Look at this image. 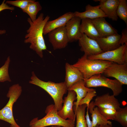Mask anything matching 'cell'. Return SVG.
<instances>
[{
	"mask_svg": "<svg viewBox=\"0 0 127 127\" xmlns=\"http://www.w3.org/2000/svg\"><path fill=\"white\" fill-rule=\"evenodd\" d=\"M89 112L91 114L92 126L94 127L97 125L109 124L112 125L111 121L107 120L101 114L97 107H94L91 102L88 107Z\"/></svg>",
	"mask_w": 127,
	"mask_h": 127,
	"instance_id": "22",
	"label": "cell"
},
{
	"mask_svg": "<svg viewBox=\"0 0 127 127\" xmlns=\"http://www.w3.org/2000/svg\"><path fill=\"white\" fill-rule=\"evenodd\" d=\"M114 120L119 123L123 127H127V107L120 108L117 111Z\"/></svg>",
	"mask_w": 127,
	"mask_h": 127,
	"instance_id": "26",
	"label": "cell"
},
{
	"mask_svg": "<svg viewBox=\"0 0 127 127\" xmlns=\"http://www.w3.org/2000/svg\"><path fill=\"white\" fill-rule=\"evenodd\" d=\"M5 0H4L0 5V12L5 9H9L12 11L14 10V8L8 5L5 2Z\"/></svg>",
	"mask_w": 127,
	"mask_h": 127,
	"instance_id": "32",
	"label": "cell"
},
{
	"mask_svg": "<svg viewBox=\"0 0 127 127\" xmlns=\"http://www.w3.org/2000/svg\"><path fill=\"white\" fill-rule=\"evenodd\" d=\"M127 32L126 28L122 32L120 40V43L121 45H123L124 44L127 45Z\"/></svg>",
	"mask_w": 127,
	"mask_h": 127,
	"instance_id": "31",
	"label": "cell"
},
{
	"mask_svg": "<svg viewBox=\"0 0 127 127\" xmlns=\"http://www.w3.org/2000/svg\"><path fill=\"white\" fill-rule=\"evenodd\" d=\"M51 127H61V126H52Z\"/></svg>",
	"mask_w": 127,
	"mask_h": 127,
	"instance_id": "36",
	"label": "cell"
},
{
	"mask_svg": "<svg viewBox=\"0 0 127 127\" xmlns=\"http://www.w3.org/2000/svg\"><path fill=\"white\" fill-rule=\"evenodd\" d=\"M87 105L84 104L78 106L77 108L73 105V109L76 118V127H87L85 115Z\"/></svg>",
	"mask_w": 127,
	"mask_h": 127,
	"instance_id": "23",
	"label": "cell"
},
{
	"mask_svg": "<svg viewBox=\"0 0 127 127\" xmlns=\"http://www.w3.org/2000/svg\"><path fill=\"white\" fill-rule=\"evenodd\" d=\"M68 90L73 91L76 93L77 100L73 103V105L76 108L78 106L80 101L85 97L88 92L96 91L95 89L86 87L85 86L84 80L83 79L79 80L75 83L68 89Z\"/></svg>",
	"mask_w": 127,
	"mask_h": 127,
	"instance_id": "20",
	"label": "cell"
},
{
	"mask_svg": "<svg viewBox=\"0 0 127 127\" xmlns=\"http://www.w3.org/2000/svg\"><path fill=\"white\" fill-rule=\"evenodd\" d=\"M91 20L101 37L118 34L117 30L106 20L105 18Z\"/></svg>",
	"mask_w": 127,
	"mask_h": 127,
	"instance_id": "18",
	"label": "cell"
},
{
	"mask_svg": "<svg viewBox=\"0 0 127 127\" xmlns=\"http://www.w3.org/2000/svg\"><path fill=\"white\" fill-rule=\"evenodd\" d=\"M87 110L86 115L85 116L86 120L87 127H92V122L90 119L88 113V108L87 107Z\"/></svg>",
	"mask_w": 127,
	"mask_h": 127,
	"instance_id": "33",
	"label": "cell"
},
{
	"mask_svg": "<svg viewBox=\"0 0 127 127\" xmlns=\"http://www.w3.org/2000/svg\"><path fill=\"white\" fill-rule=\"evenodd\" d=\"M96 95V91L88 92L85 97L80 101L78 106L86 104L87 106V107H88L91 101Z\"/></svg>",
	"mask_w": 127,
	"mask_h": 127,
	"instance_id": "30",
	"label": "cell"
},
{
	"mask_svg": "<svg viewBox=\"0 0 127 127\" xmlns=\"http://www.w3.org/2000/svg\"><path fill=\"white\" fill-rule=\"evenodd\" d=\"M98 108L100 113L106 119L114 120L116 113V111L111 109Z\"/></svg>",
	"mask_w": 127,
	"mask_h": 127,
	"instance_id": "28",
	"label": "cell"
},
{
	"mask_svg": "<svg viewBox=\"0 0 127 127\" xmlns=\"http://www.w3.org/2000/svg\"><path fill=\"white\" fill-rule=\"evenodd\" d=\"M78 41L80 50L87 56L98 55L103 52L96 40L89 38L83 33Z\"/></svg>",
	"mask_w": 127,
	"mask_h": 127,
	"instance_id": "11",
	"label": "cell"
},
{
	"mask_svg": "<svg viewBox=\"0 0 127 127\" xmlns=\"http://www.w3.org/2000/svg\"><path fill=\"white\" fill-rule=\"evenodd\" d=\"M84 81L85 86L87 88L101 87L111 89L115 96L119 95L123 91V85L118 81L109 79L101 74L93 75Z\"/></svg>",
	"mask_w": 127,
	"mask_h": 127,
	"instance_id": "6",
	"label": "cell"
},
{
	"mask_svg": "<svg viewBox=\"0 0 127 127\" xmlns=\"http://www.w3.org/2000/svg\"><path fill=\"white\" fill-rule=\"evenodd\" d=\"M103 73L107 77L115 78L123 85L127 84V64H120L113 62Z\"/></svg>",
	"mask_w": 127,
	"mask_h": 127,
	"instance_id": "9",
	"label": "cell"
},
{
	"mask_svg": "<svg viewBox=\"0 0 127 127\" xmlns=\"http://www.w3.org/2000/svg\"><path fill=\"white\" fill-rule=\"evenodd\" d=\"M91 102L94 107L111 109L116 111L121 108L118 99L113 95H111L109 93L97 96L94 101Z\"/></svg>",
	"mask_w": 127,
	"mask_h": 127,
	"instance_id": "12",
	"label": "cell"
},
{
	"mask_svg": "<svg viewBox=\"0 0 127 127\" xmlns=\"http://www.w3.org/2000/svg\"><path fill=\"white\" fill-rule=\"evenodd\" d=\"M32 0H17L15 1H7V4L13 5L21 8L22 10L25 9L29 3Z\"/></svg>",
	"mask_w": 127,
	"mask_h": 127,
	"instance_id": "29",
	"label": "cell"
},
{
	"mask_svg": "<svg viewBox=\"0 0 127 127\" xmlns=\"http://www.w3.org/2000/svg\"><path fill=\"white\" fill-rule=\"evenodd\" d=\"M6 31L5 30H0V35H2L5 33Z\"/></svg>",
	"mask_w": 127,
	"mask_h": 127,
	"instance_id": "35",
	"label": "cell"
},
{
	"mask_svg": "<svg viewBox=\"0 0 127 127\" xmlns=\"http://www.w3.org/2000/svg\"><path fill=\"white\" fill-rule=\"evenodd\" d=\"M87 58L107 60L120 64H127V45L124 44L115 50L88 56Z\"/></svg>",
	"mask_w": 127,
	"mask_h": 127,
	"instance_id": "7",
	"label": "cell"
},
{
	"mask_svg": "<svg viewBox=\"0 0 127 127\" xmlns=\"http://www.w3.org/2000/svg\"><path fill=\"white\" fill-rule=\"evenodd\" d=\"M65 82L68 88L78 81L84 79L83 75L77 68L68 63L65 66Z\"/></svg>",
	"mask_w": 127,
	"mask_h": 127,
	"instance_id": "19",
	"label": "cell"
},
{
	"mask_svg": "<svg viewBox=\"0 0 127 127\" xmlns=\"http://www.w3.org/2000/svg\"><path fill=\"white\" fill-rule=\"evenodd\" d=\"M99 2L100 8L109 18L114 21L118 19L117 10L119 0H94Z\"/></svg>",
	"mask_w": 127,
	"mask_h": 127,
	"instance_id": "16",
	"label": "cell"
},
{
	"mask_svg": "<svg viewBox=\"0 0 127 127\" xmlns=\"http://www.w3.org/2000/svg\"><path fill=\"white\" fill-rule=\"evenodd\" d=\"M74 16L78 17L81 19L87 18L92 20L101 17L105 18L107 16L100 8L99 5L92 6L89 4L85 7V10L83 12L75 11L74 12Z\"/></svg>",
	"mask_w": 127,
	"mask_h": 127,
	"instance_id": "17",
	"label": "cell"
},
{
	"mask_svg": "<svg viewBox=\"0 0 127 127\" xmlns=\"http://www.w3.org/2000/svg\"><path fill=\"white\" fill-rule=\"evenodd\" d=\"M121 35L118 34L100 37L96 40L103 52L115 50L121 45Z\"/></svg>",
	"mask_w": 127,
	"mask_h": 127,
	"instance_id": "14",
	"label": "cell"
},
{
	"mask_svg": "<svg viewBox=\"0 0 127 127\" xmlns=\"http://www.w3.org/2000/svg\"><path fill=\"white\" fill-rule=\"evenodd\" d=\"M74 13L67 12L54 20L48 21L45 24L43 31V34H48L50 31L65 26L67 22L74 16Z\"/></svg>",
	"mask_w": 127,
	"mask_h": 127,
	"instance_id": "15",
	"label": "cell"
},
{
	"mask_svg": "<svg viewBox=\"0 0 127 127\" xmlns=\"http://www.w3.org/2000/svg\"><path fill=\"white\" fill-rule=\"evenodd\" d=\"M80 25L81 32L89 38L96 40L101 37L91 20L87 18L81 19Z\"/></svg>",
	"mask_w": 127,
	"mask_h": 127,
	"instance_id": "21",
	"label": "cell"
},
{
	"mask_svg": "<svg viewBox=\"0 0 127 127\" xmlns=\"http://www.w3.org/2000/svg\"><path fill=\"white\" fill-rule=\"evenodd\" d=\"M81 20L79 17L74 16L65 25L69 42L78 40L81 37L82 34L80 29Z\"/></svg>",
	"mask_w": 127,
	"mask_h": 127,
	"instance_id": "13",
	"label": "cell"
},
{
	"mask_svg": "<svg viewBox=\"0 0 127 127\" xmlns=\"http://www.w3.org/2000/svg\"><path fill=\"white\" fill-rule=\"evenodd\" d=\"M32 74L29 83L39 87L47 92L52 98L58 111L60 110L63 106V96L68 91L65 82L59 83L50 81L45 82L39 78L34 71L32 72Z\"/></svg>",
	"mask_w": 127,
	"mask_h": 127,
	"instance_id": "2",
	"label": "cell"
},
{
	"mask_svg": "<svg viewBox=\"0 0 127 127\" xmlns=\"http://www.w3.org/2000/svg\"><path fill=\"white\" fill-rule=\"evenodd\" d=\"M57 111L54 104L48 106L45 111L46 115L40 119H38V118H34L30 122V127H44L50 126L74 127L75 121L63 119L58 115Z\"/></svg>",
	"mask_w": 127,
	"mask_h": 127,
	"instance_id": "4",
	"label": "cell"
},
{
	"mask_svg": "<svg viewBox=\"0 0 127 127\" xmlns=\"http://www.w3.org/2000/svg\"><path fill=\"white\" fill-rule=\"evenodd\" d=\"M118 16L127 24V2L126 0H119L117 10Z\"/></svg>",
	"mask_w": 127,
	"mask_h": 127,
	"instance_id": "27",
	"label": "cell"
},
{
	"mask_svg": "<svg viewBox=\"0 0 127 127\" xmlns=\"http://www.w3.org/2000/svg\"><path fill=\"white\" fill-rule=\"evenodd\" d=\"M113 63L106 60L89 59L84 54L72 65L80 72L83 80H85L95 75L103 73L105 69Z\"/></svg>",
	"mask_w": 127,
	"mask_h": 127,
	"instance_id": "3",
	"label": "cell"
},
{
	"mask_svg": "<svg viewBox=\"0 0 127 127\" xmlns=\"http://www.w3.org/2000/svg\"><path fill=\"white\" fill-rule=\"evenodd\" d=\"M10 62L9 56L7 58L4 64L0 67V82L11 81L8 73V68Z\"/></svg>",
	"mask_w": 127,
	"mask_h": 127,
	"instance_id": "25",
	"label": "cell"
},
{
	"mask_svg": "<svg viewBox=\"0 0 127 127\" xmlns=\"http://www.w3.org/2000/svg\"><path fill=\"white\" fill-rule=\"evenodd\" d=\"M67 96L64 99V105L61 109L58 111V115L63 119L75 121V115L73 109L74 101L76 99V94L73 91L68 90Z\"/></svg>",
	"mask_w": 127,
	"mask_h": 127,
	"instance_id": "10",
	"label": "cell"
},
{
	"mask_svg": "<svg viewBox=\"0 0 127 127\" xmlns=\"http://www.w3.org/2000/svg\"><path fill=\"white\" fill-rule=\"evenodd\" d=\"M48 34L54 50L64 48L67 45L69 41L65 26L52 30Z\"/></svg>",
	"mask_w": 127,
	"mask_h": 127,
	"instance_id": "8",
	"label": "cell"
},
{
	"mask_svg": "<svg viewBox=\"0 0 127 127\" xmlns=\"http://www.w3.org/2000/svg\"><path fill=\"white\" fill-rule=\"evenodd\" d=\"M49 18L48 15L44 18V14L41 13L34 22L30 18L27 20L30 27L27 31V33L25 36L24 43H30V48L35 51L41 58L43 57V51L47 50L43 31L45 24Z\"/></svg>",
	"mask_w": 127,
	"mask_h": 127,
	"instance_id": "1",
	"label": "cell"
},
{
	"mask_svg": "<svg viewBox=\"0 0 127 127\" xmlns=\"http://www.w3.org/2000/svg\"><path fill=\"white\" fill-rule=\"evenodd\" d=\"M42 9V7L39 1L32 0L26 8L22 10L29 16L32 22H34L37 18L36 16L38 13Z\"/></svg>",
	"mask_w": 127,
	"mask_h": 127,
	"instance_id": "24",
	"label": "cell"
},
{
	"mask_svg": "<svg viewBox=\"0 0 127 127\" xmlns=\"http://www.w3.org/2000/svg\"><path fill=\"white\" fill-rule=\"evenodd\" d=\"M22 91V87L18 84L11 86L7 95V96L9 99V100L5 107L0 110V120L9 123L10 127H20L14 119L12 108L14 103L20 96Z\"/></svg>",
	"mask_w": 127,
	"mask_h": 127,
	"instance_id": "5",
	"label": "cell"
},
{
	"mask_svg": "<svg viewBox=\"0 0 127 127\" xmlns=\"http://www.w3.org/2000/svg\"><path fill=\"white\" fill-rule=\"evenodd\" d=\"M94 127H113L112 125L109 124L97 125Z\"/></svg>",
	"mask_w": 127,
	"mask_h": 127,
	"instance_id": "34",
	"label": "cell"
}]
</instances>
